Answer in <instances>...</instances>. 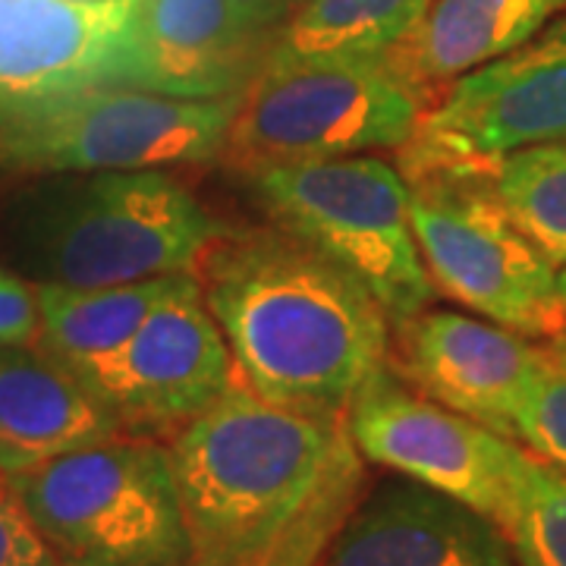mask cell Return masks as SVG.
I'll return each mask as SVG.
<instances>
[{
    "mask_svg": "<svg viewBox=\"0 0 566 566\" xmlns=\"http://www.w3.org/2000/svg\"><path fill=\"white\" fill-rule=\"evenodd\" d=\"M482 167L516 227L557 271L566 268V139L528 145Z\"/></svg>",
    "mask_w": 566,
    "mask_h": 566,
    "instance_id": "cell-20",
    "label": "cell"
},
{
    "mask_svg": "<svg viewBox=\"0 0 566 566\" xmlns=\"http://www.w3.org/2000/svg\"><path fill=\"white\" fill-rule=\"evenodd\" d=\"M501 528L520 566H566V472L523 453Z\"/></svg>",
    "mask_w": 566,
    "mask_h": 566,
    "instance_id": "cell-21",
    "label": "cell"
},
{
    "mask_svg": "<svg viewBox=\"0 0 566 566\" xmlns=\"http://www.w3.org/2000/svg\"><path fill=\"white\" fill-rule=\"evenodd\" d=\"M566 13V0H431L385 61L424 107L447 85L513 51Z\"/></svg>",
    "mask_w": 566,
    "mask_h": 566,
    "instance_id": "cell-17",
    "label": "cell"
},
{
    "mask_svg": "<svg viewBox=\"0 0 566 566\" xmlns=\"http://www.w3.org/2000/svg\"><path fill=\"white\" fill-rule=\"evenodd\" d=\"M3 491H10V475H7L3 465H0V494H3Z\"/></svg>",
    "mask_w": 566,
    "mask_h": 566,
    "instance_id": "cell-27",
    "label": "cell"
},
{
    "mask_svg": "<svg viewBox=\"0 0 566 566\" xmlns=\"http://www.w3.org/2000/svg\"><path fill=\"white\" fill-rule=\"evenodd\" d=\"M186 566H318L363 494L346 419L262 400L237 378L170 438Z\"/></svg>",
    "mask_w": 566,
    "mask_h": 566,
    "instance_id": "cell-1",
    "label": "cell"
},
{
    "mask_svg": "<svg viewBox=\"0 0 566 566\" xmlns=\"http://www.w3.org/2000/svg\"><path fill=\"white\" fill-rule=\"evenodd\" d=\"M557 139H566V13L450 82L424 107L397 167L491 164Z\"/></svg>",
    "mask_w": 566,
    "mask_h": 566,
    "instance_id": "cell-10",
    "label": "cell"
},
{
    "mask_svg": "<svg viewBox=\"0 0 566 566\" xmlns=\"http://www.w3.org/2000/svg\"><path fill=\"white\" fill-rule=\"evenodd\" d=\"M54 566H80V564H54Z\"/></svg>",
    "mask_w": 566,
    "mask_h": 566,
    "instance_id": "cell-28",
    "label": "cell"
},
{
    "mask_svg": "<svg viewBox=\"0 0 566 566\" xmlns=\"http://www.w3.org/2000/svg\"><path fill=\"white\" fill-rule=\"evenodd\" d=\"M240 102L92 85L0 114V167L39 177L221 161Z\"/></svg>",
    "mask_w": 566,
    "mask_h": 566,
    "instance_id": "cell-7",
    "label": "cell"
},
{
    "mask_svg": "<svg viewBox=\"0 0 566 566\" xmlns=\"http://www.w3.org/2000/svg\"><path fill=\"white\" fill-rule=\"evenodd\" d=\"M424 102L387 61L262 66L230 123L221 161L245 177L274 164L403 148Z\"/></svg>",
    "mask_w": 566,
    "mask_h": 566,
    "instance_id": "cell-8",
    "label": "cell"
},
{
    "mask_svg": "<svg viewBox=\"0 0 566 566\" xmlns=\"http://www.w3.org/2000/svg\"><path fill=\"white\" fill-rule=\"evenodd\" d=\"M431 0H305L274 35L264 66L385 61Z\"/></svg>",
    "mask_w": 566,
    "mask_h": 566,
    "instance_id": "cell-19",
    "label": "cell"
},
{
    "mask_svg": "<svg viewBox=\"0 0 566 566\" xmlns=\"http://www.w3.org/2000/svg\"><path fill=\"white\" fill-rule=\"evenodd\" d=\"M10 491L66 564L186 566L170 444L114 434L10 475Z\"/></svg>",
    "mask_w": 566,
    "mask_h": 566,
    "instance_id": "cell-4",
    "label": "cell"
},
{
    "mask_svg": "<svg viewBox=\"0 0 566 566\" xmlns=\"http://www.w3.org/2000/svg\"><path fill=\"white\" fill-rule=\"evenodd\" d=\"M223 227L170 170L39 174L0 205V249L32 283L114 286L196 271Z\"/></svg>",
    "mask_w": 566,
    "mask_h": 566,
    "instance_id": "cell-3",
    "label": "cell"
},
{
    "mask_svg": "<svg viewBox=\"0 0 566 566\" xmlns=\"http://www.w3.org/2000/svg\"><path fill=\"white\" fill-rule=\"evenodd\" d=\"M409 223L438 293L532 340L566 334L557 268L506 214L482 164L400 167Z\"/></svg>",
    "mask_w": 566,
    "mask_h": 566,
    "instance_id": "cell-5",
    "label": "cell"
},
{
    "mask_svg": "<svg viewBox=\"0 0 566 566\" xmlns=\"http://www.w3.org/2000/svg\"><path fill=\"white\" fill-rule=\"evenodd\" d=\"M230 3H233V13L240 17L249 32L274 41V35L296 17V10L305 0H230Z\"/></svg>",
    "mask_w": 566,
    "mask_h": 566,
    "instance_id": "cell-25",
    "label": "cell"
},
{
    "mask_svg": "<svg viewBox=\"0 0 566 566\" xmlns=\"http://www.w3.org/2000/svg\"><path fill=\"white\" fill-rule=\"evenodd\" d=\"M271 227L349 271L381 303L394 331L434 303L409 223V186L375 155L274 164L249 174Z\"/></svg>",
    "mask_w": 566,
    "mask_h": 566,
    "instance_id": "cell-6",
    "label": "cell"
},
{
    "mask_svg": "<svg viewBox=\"0 0 566 566\" xmlns=\"http://www.w3.org/2000/svg\"><path fill=\"white\" fill-rule=\"evenodd\" d=\"M196 274L237 378L268 403L346 419L365 378L390 359L394 324L381 303L277 227L223 230Z\"/></svg>",
    "mask_w": 566,
    "mask_h": 566,
    "instance_id": "cell-2",
    "label": "cell"
},
{
    "mask_svg": "<svg viewBox=\"0 0 566 566\" xmlns=\"http://www.w3.org/2000/svg\"><path fill=\"white\" fill-rule=\"evenodd\" d=\"M182 274L186 271L114 286L35 283L41 315L35 344L80 375L82 368L117 353L139 331L148 312L180 283Z\"/></svg>",
    "mask_w": 566,
    "mask_h": 566,
    "instance_id": "cell-18",
    "label": "cell"
},
{
    "mask_svg": "<svg viewBox=\"0 0 566 566\" xmlns=\"http://www.w3.org/2000/svg\"><path fill=\"white\" fill-rule=\"evenodd\" d=\"M57 551L44 542L13 491L0 494V566H54Z\"/></svg>",
    "mask_w": 566,
    "mask_h": 566,
    "instance_id": "cell-23",
    "label": "cell"
},
{
    "mask_svg": "<svg viewBox=\"0 0 566 566\" xmlns=\"http://www.w3.org/2000/svg\"><path fill=\"white\" fill-rule=\"evenodd\" d=\"M123 431L102 397L44 346H0V465L7 475Z\"/></svg>",
    "mask_w": 566,
    "mask_h": 566,
    "instance_id": "cell-16",
    "label": "cell"
},
{
    "mask_svg": "<svg viewBox=\"0 0 566 566\" xmlns=\"http://www.w3.org/2000/svg\"><path fill=\"white\" fill-rule=\"evenodd\" d=\"M41 331L35 283L0 264V346L35 344Z\"/></svg>",
    "mask_w": 566,
    "mask_h": 566,
    "instance_id": "cell-24",
    "label": "cell"
},
{
    "mask_svg": "<svg viewBox=\"0 0 566 566\" xmlns=\"http://www.w3.org/2000/svg\"><path fill=\"white\" fill-rule=\"evenodd\" d=\"M394 368L431 400L516 441L513 428L545 363L535 344L504 324L453 308H422L397 331Z\"/></svg>",
    "mask_w": 566,
    "mask_h": 566,
    "instance_id": "cell-12",
    "label": "cell"
},
{
    "mask_svg": "<svg viewBox=\"0 0 566 566\" xmlns=\"http://www.w3.org/2000/svg\"><path fill=\"white\" fill-rule=\"evenodd\" d=\"M80 378L129 434H177L237 381L221 327L202 300L196 271L148 312L139 331Z\"/></svg>",
    "mask_w": 566,
    "mask_h": 566,
    "instance_id": "cell-11",
    "label": "cell"
},
{
    "mask_svg": "<svg viewBox=\"0 0 566 566\" xmlns=\"http://www.w3.org/2000/svg\"><path fill=\"white\" fill-rule=\"evenodd\" d=\"M139 0H0V114L120 85Z\"/></svg>",
    "mask_w": 566,
    "mask_h": 566,
    "instance_id": "cell-13",
    "label": "cell"
},
{
    "mask_svg": "<svg viewBox=\"0 0 566 566\" xmlns=\"http://www.w3.org/2000/svg\"><path fill=\"white\" fill-rule=\"evenodd\" d=\"M528 453L566 472V334L545 340V363L513 428Z\"/></svg>",
    "mask_w": 566,
    "mask_h": 566,
    "instance_id": "cell-22",
    "label": "cell"
},
{
    "mask_svg": "<svg viewBox=\"0 0 566 566\" xmlns=\"http://www.w3.org/2000/svg\"><path fill=\"white\" fill-rule=\"evenodd\" d=\"M346 431L365 463L504 520L523 444L431 400L387 359L356 390Z\"/></svg>",
    "mask_w": 566,
    "mask_h": 566,
    "instance_id": "cell-9",
    "label": "cell"
},
{
    "mask_svg": "<svg viewBox=\"0 0 566 566\" xmlns=\"http://www.w3.org/2000/svg\"><path fill=\"white\" fill-rule=\"evenodd\" d=\"M557 293H560V303H564V308H566V268H560V271H557Z\"/></svg>",
    "mask_w": 566,
    "mask_h": 566,
    "instance_id": "cell-26",
    "label": "cell"
},
{
    "mask_svg": "<svg viewBox=\"0 0 566 566\" xmlns=\"http://www.w3.org/2000/svg\"><path fill=\"white\" fill-rule=\"evenodd\" d=\"M318 566H520L497 520L394 475L359 494Z\"/></svg>",
    "mask_w": 566,
    "mask_h": 566,
    "instance_id": "cell-14",
    "label": "cell"
},
{
    "mask_svg": "<svg viewBox=\"0 0 566 566\" xmlns=\"http://www.w3.org/2000/svg\"><path fill=\"white\" fill-rule=\"evenodd\" d=\"M268 48L230 0H139L120 85L177 98H240L262 73Z\"/></svg>",
    "mask_w": 566,
    "mask_h": 566,
    "instance_id": "cell-15",
    "label": "cell"
}]
</instances>
